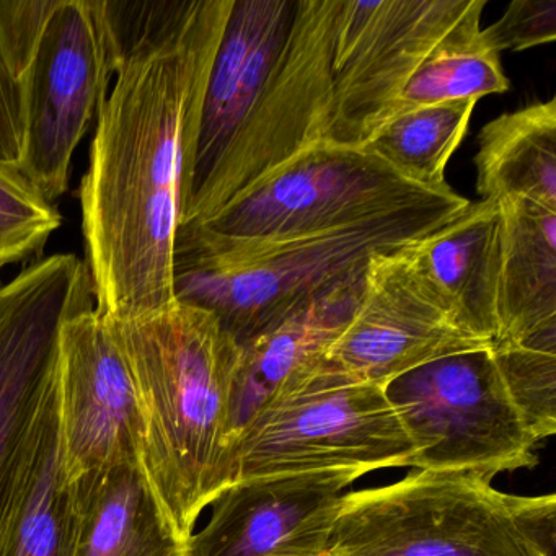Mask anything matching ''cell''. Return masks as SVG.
<instances>
[{"label": "cell", "instance_id": "cell-1", "mask_svg": "<svg viewBox=\"0 0 556 556\" xmlns=\"http://www.w3.org/2000/svg\"><path fill=\"white\" fill-rule=\"evenodd\" d=\"M100 2L115 84L97 116L79 198L96 308L129 320L175 302V240L233 0Z\"/></svg>", "mask_w": 556, "mask_h": 556}, {"label": "cell", "instance_id": "cell-2", "mask_svg": "<svg viewBox=\"0 0 556 556\" xmlns=\"http://www.w3.org/2000/svg\"><path fill=\"white\" fill-rule=\"evenodd\" d=\"M109 320L135 383L139 462L172 529L188 543L203 510L230 486L239 341L216 315L180 302L146 317Z\"/></svg>", "mask_w": 556, "mask_h": 556}, {"label": "cell", "instance_id": "cell-3", "mask_svg": "<svg viewBox=\"0 0 556 556\" xmlns=\"http://www.w3.org/2000/svg\"><path fill=\"white\" fill-rule=\"evenodd\" d=\"M468 204L452 191L351 226L266 239H227L180 227L174 299L216 315L243 344L312 302L361 281L374 253L429 236Z\"/></svg>", "mask_w": 556, "mask_h": 556}, {"label": "cell", "instance_id": "cell-4", "mask_svg": "<svg viewBox=\"0 0 556 556\" xmlns=\"http://www.w3.org/2000/svg\"><path fill=\"white\" fill-rule=\"evenodd\" d=\"M556 497L516 496L467 471L416 470L348 491L328 556H555Z\"/></svg>", "mask_w": 556, "mask_h": 556}, {"label": "cell", "instance_id": "cell-5", "mask_svg": "<svg viewBox=\"0 0 556 556\" xmlns=\"http://www.w3.org/2000/svg\"><path fill=\"white\" fill-rule=\"evenodd\" d=\"M343 4L344 0H295L278 60L249 115L188 197L180 227L204 223L302 152L328 142Z\"/></svg>", "mask_w": 556, "mask_h": 556}, {"label": "cell", "instance_id": "cell-6", "mask_svg": "<svg viewBox=\"0 0 556 556\" xmlns=\"http://www.w3.org/2000/svg\"><path fill=\"white\" fill-rule=\"evenodd\" d=\"M413 444L415 470L491 478L536 464L539 445L486 350L422 364L383 386Z\"/></svg>", "mask_w": 556, "mask_h": 556}, {"label": "cell", "instance_id": "cell-7", "mask_svg": "<svg viewBox=\"0 0 556 556\" xmlns=\"http://www.w3.org/2000/svg\"><path fill=\"white\" fill-rule=\"evenodd\" d=\"M93 301L86 260L73 253L31 263L0 286V546L56 390L61 328Z\"/></svg>", "mask_w": 556, "mask_h": 556}, {"label": "cell", "instance_id": "cell-8", "mask_svg": "<svg viewBox=\"0 0 556 556\" xmlns=\"http://www.w3.org/2000/svg\"><path fill=\"white\" fill-rule=\"evenodd\" d=\"M408 245L370 256L346 325L302 389L386 386L439 357L491 346L462 324Z\"/></svg>", "mask_w": 556, "mask_h": 556}, {"label": "cell", "instance_id": "cell-9", "mask_svg": "<svg viewBox=\"0 0 556 556\" xmlns=\"http://www.w3.org/2000/svg\"><path fill=\"white\" fill-rule=\"evenodd\" d=\"M413 444L383 386L302 389L276 400L233 439L230 484L327 468L408 467Z\"/></svg>", "mask_w": 556, "mask_h": 556}, {"label": "cell", "instance_id": "cell-10", "mask_svg": "<svg viewBox=\"0 0 556 556\" xmlns=\"http://www.w3.org/2000/svg\"><path fill=\"white\" fill-rule=\"evenodd\" d=\"M452 191L418 187L364 149L320 142L210 219L185 227L227 239L298 236L351 226Z\"/></svg>", "mask_w": 556, "mask_h": 556}, {"label": "cell", "instance_id": "cell-11", "mask_svg": "<svg viewBox=\"0 0 556 556\" xmlns=\"http://www.w3.org/2000/svg\"><path fill=\"white\" fill-rule=\"evenodd\" d=\"M115 77V54L100 0H61L21 79V172L54 204L71 180L77 146L92 128Z\"/></svg>", "mask_w": 556, "mask_h": 556}, {"label": "cell", "instance_id": "cell-12", "mask_svg": "<svg viewBox=\"0 0 556 556\" xmlns=\"http://www.w3.org/2000/svg\"><path fill=\"white\" fill-rule=\"evenodd\" d=\"M470 5L471 0H344L327 141L364 148Z\"/></svg>", "mask_w": 556, "mask_h": 556}, {"label": "cell", "instance_id": "cell-13", "mask_svg": "<svg viewBox=\"0 0 556 556\" xmlns=\"http://www.w3.org/2000/svg\"><path fill=\"white\" fill-rule=\"evenodd\" d=\"M61 457L71 484L139 458L141 416L131 372L109 317L96 307L61 328L58 366Z\"/></svg>", "mask_w": 556, "mask_h": 556}, {"label": "cell", "instance_id": "cell-14", "mask_svg": "<svg viewBox=\"0 0 556 556\" xmlns=\"http://www.w3.org/2000/svg\"><path fill=\"white\" fill-rule=\"evenodd\" d=\"M359 468H327L237 481L211 503L188 556H328V540Z\"/></svg>", "mask_w": 556, "mask_h": 556}, {"label": "cell", "instance_id": "cell-15", "mask_svg": "<svg viewBox=\"0 0 556 556\" xmlns=\"http://www.w3.org/2000/svg\"><path fill=\"white\" fill-rule=\"evenodd\" d=\"M294 11L295 0H233L204 96L184 206L249 115L278 60Z\"/></svg>", "mask_w": 556, "mask_h": 556}, {"label": "cell", "instance_id": "cell-16", "mask_svg": "<svg viewBox=\"0 0 556 556\" xmlns=\"http://www.w3.org/2000/svg\"><path fill=\"white\" fill-rule=\"evenodd\" d=\"M361 285L363 279L343 286L240 344L230 400V445L266 406L304 387L346 325Z\"/></svg>", "mask_w": 556, "mask_h": 556}, {"label": "cell", "instance_id": "cell-17", "mask_svg": "<svg viewBox=\"0 0 556 556\" xmlns=\"http://www.w3.org/2000/svg\"><path fill=\"white\" fill-rule=\"evenodd\" d=\"M497 206L500 333L494 343L556 344V211L517 198Z\"/></svg>", "mask_w": 556, "mask_h": 556}, {"label": "cell", "instance_id": "cell-18", "mask_svg": "<svg viewBox=\"0 0 556 556\" xmlns=\"http://www.w3.org/2000/svg\"><path fill=\"white\" fill-rule=\"evenodd\" d=\"M409 252L451 302L462 324L493 344L500 333V206L478 200L434 232L409 243Z\"/></svg>", "mask_w": 556, "mask_h": 556}, {"label": "cell", "instance_id": "cell-19", "mask_svg": "<svg viewBox=\"0 0 556 556\" xmlns=\"http://www.w3.org/2000/svg\"><path fill=\"white\" fill-rule=\"evenodd\" d=\"M77 533L73 556H188L152 491L139 458L73 484Z\"/></svg>", "mask_w": 556, "mask_h": 556}, {"label": "cell", "instance_id": "cell-20", "mask_svg": "<svg viewBox=\"0 0 556 556\" xmlns=\"http://www.w3.org/2000/svg\"><path fill=\"white\" fill-rule=\"evenodd\" d=\"M475 167L480 200L517 198L556 211V97L486 123Z\"/></svg>", "mask_w": 556, "mask_h": 556}, {"label": "cell", "instance_id": "cell-21", "mask_svg": "<svg viewBox=\"0 0 556 556\" xmlns=\"http://www.w3.org/2000/svg\"><path fill=\"white\" fill-rule=\"evenodd\" d=\"M77 500L61 457L58 386L45 408L24 488L0 556H73Z\"/></svg>", "mask_w": 556, "mask_h": 556}, {"label": "cell", "instance_id": "cell-22", "mask_svg": "<svg viewBox=\"0 0 556 556\" xmlns=\"http://www.w3.org/2000/svg\"><path fill=\"white\" fill-rule=\"evenodd\" d=\"M486 5L488 0H471L467 14L409 80L389 122L425 106L455 100L478 102L483 97L501 96L509 90L501 53L488 43L481 27Z\"/></svg>", "mask_w": 556, "mask_h": 556}, {"label": "cell", "instance_id": "cell-23", "mask_svg": "<svg viewBox=\"0 0 556 556\" xmlns=\"http://www.w3.org/2000/svg\"><path fill=\"white\" fill-rule=\"evenodd\" d=\"M477 100L413 110L383 125L364 146L403 177L428 190H445V168L468 132Z\"/></svg>", "mask_w": 556, "mask_h": 556}, {"label": "cell", "instance_id": "cell-24", "mask_svg": "<svg viewBox=\"0 0 556 556\" xmlns=\"http://www.w3.org/2000/svg\"><path fill=\"white\" fill-rule=\"evenodd\" d=\"M491 354L536 441L556 431V344L494 343Z\"/></svg>", "mask_w": 556, "mask_h": 556}, {"label": "cell", "instance_id": "cell-25", "mask_svg": "<svg viewBox=\"0 0 556 556\" xmlns=\"http://www.w3.org/2000/svg\"><path fill=\"white\" fill-rule=\"evenodd\" d=\"M61 226L54 204L18 168L0 165V271L40 255Z\"/></svg>", "mask_w": 556, "mask_h": 556}, {"label": "cell", "instance_id": "cell-26", "mask_svg": "<svg viewBox=\"0 0 556 556\" xmlns=\"http://www.w3.org/2000/svg\"><path fill=\"white\" fill-rule=\"evenodd\" d=\"M61 0H0V54L21 80Z\"/></svg>", "mask_w": 556, "mask_h": 556}, {"label": "cell", "instance_id": "cell-27", "mask_svg": "<svg viewBox=\"0 0 556 556\" xmlns=\"http://www.w3.org/2000/svg\"><path fill=\"white\" fill-rule=\"evenodd\" d=\"M483 35L501 54L553 43L556 40V0H514L493 25L483 28Z\"/></svg>", "mask_w": 556, "mask_h": 556}, {"label": "cell", "instance_id": "cell-28", "mask_svg": "<svg viewBox=\"0 0 556 556\" xmlns=\"http://www.w3.org/2000/svg\"><path fill=\"white\" fill-rule=\"evenodd\" d=\"M24 155L22 86L0 54V165L21 170Z\"/></svg>", "mask_w": 556, "mask_h": 556}]
</instances>
